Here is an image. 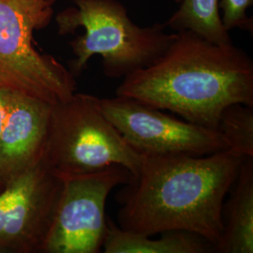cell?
<instances>
[{"label":"cell","mask_w":253,"mask_h":253,"mask_svg":"<svg viewBox=\"0 0 253 253\" xmlns=\"http://www.w3.org/2000/svg\"><path fill=\"white\" fill-rule=\"evenodd\" d=\"M43 159L60 177L121 165L133 175L142 155L101 110L100 98L75 92L53 106Z\"/></svg>","instance_id":"5b68a950"},{"label":"cell","mask_w":253,"mask_h":253,"mask_svg":"<svg viewBox=\"0 0 253 253\" xmlns=\"http://www.w3.org/2000/svg\"><path fill=\"white\" fill-rule=\"evenodd\" d=\"M131 176L124 166L115 164L97 172L61 177L62 190L42 253H100L107 231L109 194Z\"/></svg>","instance_id":"8992f818"},{"label":"cell","mask_w":253,"mask_h":253,"mask_svg":"<svg viewBox=\"0 0 253 253\" xmlns=\"http://www.w3.org/2000/svg\"><path fill=\"white\" fill-rule=\"evenodd\" d=\"M116 95L217 129L227 106H253V59L233 42L219 44L191 31L176 32L157 61L123 78Z\"/></svg>","instance_id":"7a4b0ae2"},{"label":"cell","mask_w":253,"mask_h":253,"mask_svg":"<svg viewBox=\"0 0 253 253\" xmlns=\"http://www.w3.org/2000/svg\"><path fill=\"white\" fill-rule=\"evenodd\" d=\"M53 106L44 100L9 92L0 135V190L43 157Z\"/></svg>","instance_id":"9c48e42d"},{"label":"cell","mask_w":253,"mask_h":253,"mask_svg":"<svg viewBox=\"0 0 253 253\" xmlns=\"http://www.w3.org/2000/svg\"></svg>","instance_id":"e0dca14e"},{"label":"cell","mask_w":253,"mask_h":253,"mask_svg":"<svg viewBox=\"0 0 253 253\" xmlns=\"http://www.w3.org/2000/svg\"><path fill=\"white\" fill-rule=\"evenodd\" d=\"M222 207V234L215 252L253 253V157L243 159Z\"/></svg>","instance_id":"30bf717a"},{"label":"cell","mask_w":253,"mask_h":253,"mask_svg":"<svg viewBox=\"0 0 253 253\" xmlns=\"http://www.w3.org/2000/svg\"><path fill=\"white\" fill-rule=\"evenodd\" d=\"M172 2H174V3H176V4H180L181 2L183 1V0H171Z\"/></svg>","instance_id":"2e32d148"},{"label":"cell","mask_w":253,"mask_h":253,"mask_svg":"<svg viewBox=\"0 0 253 253\" xmlns=\"http://www.w3.org/2000/svg\"><path fill=\"white\" fill-rule=\"evenodd\" d=\"M43 157L0 190V253H42L62 190Z\"/></svg>","instance_id":"52a82bcc"},{"label":"cell","mask_w":253,"mask_h":253,"mask_svg":"<svg viewBox=\"0 0 253 253\" xmlns=\"http://www.w3.org/2000/svg\"><path fill=\"white\" fill-rule=\"evenodd\" d=\"M253 0H219L218 9L223 27L230 32L239 28L253 33V21L247 10L253 6Z\"/></svg>","instance_id":"5bb4252c"},{"label":"cell","mask_w":253,"mask_h":253,"mask_svg":"<svg viewBox=\"0 0 253 253\" xmlns=\"http://www.w3.org/2000/svg\"><path fill=\"white\" fill-rule=\"evenodd\" d=\"M9 92L7 89L0 88V135L4 126L9 108Z\"/></svg>","instance_id":"9a60e30c"},{"label":"cell","mask_w":253,"mask_h":253,"mask_svg":"<svg viewBox=\"0 0 253 253\" xmlns=\"http://www.w3.org/2000/svg\"><path fill=\"white\" fill-rule=\"evenodd\" d=\"M161 238L126 231L107 217V231L102 246L105 253H208L214 246L200 235L187 231H169Z\"/></svg>","instance_id":"8fae6325"},{"label":"cell","mask_w":253,"mask_h":253,"mask_svg":"<svg viewBox=\"0 0 253 253\" xmlns=\"http://www.w3.org/2000/svg\"><path fill=\"white\" fill-rule=\"evenodd\" d=\"M219 0H183L179 8L164 24L174 32L191 31L219 44L232 43L229 31L223 27Z\"/></svg>","instance_id":"7c38bea8"},{"label":"cell","mask_w":253,"mask_h":253,"mask_svg":"<svg viewBox=\"0 0 253 253\" xmlns=\"http://www.w3.org/2000/svg\"><path fill=\"white\" fill-rule=\"evenodd\" d=\"M217 130L223 136L228 149L242 157H253V106L234 103L220 115Z\"/></svg>","instance_id":"4fadbf2b"},{"label":"cell","mask_w":253,"mask_h":253,"mask_svg":"<svg viewBox=\"0 0 253 253\" xmlns=\"http://www.w3.org/2000/svg\"><path fill=\"white\" fill-rule=\"evenodd\" d=\"M142 162L117 195L118 226L152 235L187 231L215 247L222 234V207L244 158L222 150L141 154Z\"/></svg>","instance_id":"6da1fadb"},{"label":"cell","mask_w":253,"mask_h":253,"mask_svg":"<svg viewBox=\"0 0 253 253\" xmlns=\"http://www.w3.org/2000/svg\"><path fill=\"white\" fill-rule=\"evenodd\" d=\"M56 0H0V88L53 105L69 100L77 84L71 71L35 48L34 32L49 26Z\"/></svg>","instance_id":"277c9868"},{"label":"cell","mask_w":253,"mask_h":253,"mask_svg":"<svg viewBox=\"0 0 253 253\" xmlns=\"http://www.w3.org/2000/svg\"><path fill=\"white\" fill-rule=\"evenodd\" d=\"M73 6L59 12L55 21L59 35L73 34L83 27L84 33L70 42L74 58L69 69L80 75L92 56L102 57L103 73L120 79L157 61L176 37L165 24L137 26L118 0H72Z\"/></svg>","instance_id":"3957f363"},{"label":"cell","mask_w":253,"mask_h":253,"mask_svg":"<svg viewBox=\"0 0 253 253\" xmlns=\"http://www.w3.org/2000/svg\"><path fill=\"white\" fill-rule=\"evenodd\" d=\"M100 104L104 115L140 154L203 156L228 149L217 129L174 118L139 100L116 95L100 99Z\"/></svg>","instance_id":"ba28073f"}]
</instances>
